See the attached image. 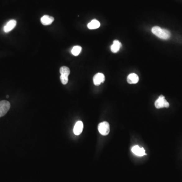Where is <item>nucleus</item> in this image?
Masks as SVG:
<instances>
[{"instance_id": "nucleus-9", "label": "nucleus", "mask_w": 182, "mask_h": 182, "mask_svg": "<svg viewBox=\"0 0 182 182\" xmlns=\"http://www.w3.org/2000/svg\"><path fill=\"white\" fill-rule=\"evenodd\" d=\"M84 125L82 121H78L75 124L74 133L75 135H80L83 132Z\"/></svg>"}, {"instance_id": "nucleus-10", "label": "nucleus", "mask_w": 182, "mask_h": 182, "mask_svg": "<svg viewBox=\"0 0 182 182\" xmlns=\"http://www.w3.org/2000/svg\"><path fill=\"white\" fill-rule=\"evenodd\" d=\"M54 20V17L49 15H43L41 18V23H42L43 25H50L51 24H52Z\"/></svg>"}, {"instance_id": "nucleus-7", "label": "nucleus", "mask_w": 182, "mask_h": 182, "mask_svg": "<svg viewBox=\"0 0 182 182\" xmlns=\"http://www.w3.org/2000/svg\"><path fill=\"white\" fill-rule=\"evenodd\" d=\"M132 151L134 154L138 156H143L146 155L145 151L143 147H139V146H134L132 147Z\"/></svg>"}, {"instance_id": "nucleus-15", "label": "nucleus", "mask_w": 182, "mask_h": 182, "mask_svg": "<svg viewBox=\"0 0 182 182\" xmlns=\"http://www.w3.org/2000/svg\"><path fill=\"white\" fill-rule=\"evenodd\" d=\"M6 97H7V98H9V96L7 95V96H6Z\"/></svg>"}, {"instance_id": "nucleus-1", "label": "nucleus", "mask_w": 182, "mask_h": 182, "mask_svg": "<svg viewBox=\"0 0 182 182\" xmlns=\"http://www.w3.org/2000/svg\"><path fill=\"white\" fill-rule=\"evenodd\" d=\"M151 31L154 35L161 39L166 40L169 39L171 36L169 30L166 29H162L159 26H154L152 28Z\"/></svg>"}, {"instance_id": "nucleus-13", "label": "nucleus", "mask_w": 182, "mask_h": 182, "mask_svg": "<svg viewBox=\"0 0 182 182\" xmlns=\"http://www.w3.org/2000/svg\"><path fill=\"white\" fill-rule=\"evenodd\" d=\"M100 26V23L96 19H93L88 24V27L90 30H95Z\"/></svg>"}, {"instance_id": "nucleus-8", "label": "nucleus", "mask_w": 182, "mask_h": 182, "mask_svg": "<svg viewBox=\"0 0 182 182\" xmlns=\"http://www.w3.org/2000/svg\"><path fill=\"white\" fill-rule=\"evenodd\" d=\"M16 21L15 20H11L7 22L5 26L4 27V30L5 33H9V31L13 30L16 25Z\"/></svg>"}, {"instance_id": "nucleus-12", "label": "nucleus", "mask_w": 182, "mask_h": 182, "mask_svg": "<svg viewBox=\"0 0 182 182\" xmlns=\"http://www.w3.org/2000/svg\"><path fill=\"white\" fill-rule=\"evenodd\" d=\"M122 46L121 43L118 40H114L112 45L111 46V51L113 53H117L120 50V48Z\"/></svg>"}, {"instance_id": "nucleus-6", "label": "nucleus", "mask_w": 182, "mask_h": 182, "mask_svg": "<svg viewBox=\"0 0 182 182\" xmlns=\"http://www.w3.org/2000/svg\"><path fill=\"white\" fill-rule=\"evenodd\" d=\"M105 80V75L102 73H98L93 78V83L96 86H99L101 83H104Z\"/></svg>"}, {"instance_id": "nucleus-4", "label": "nucleus", "mask_w": 182, "mask_h": 182, "mask_svg": "<svg viewBox=\"0 0 182 182\" xmlns=\"http://www.w3.org/2000/svg\"><path fill=\"white\" fill-rule=\"evenodd\" d=\"M10 108V103L6 100L0 101V117L4 116Z\"/></svg>"}, {"instance_id": "nucleus-3", "label": "nucleus", "mask_w": 182, "mask_h": 182, "mask_svg": "<svg viewBox=\"0 0 182 182\" xmlns=\"http://www.w3.org/2000/svg\"><path fill=\"white\" fill-rule=\"evenodd\" d=\"M98 129L101 134L103 136H106L110 132L109 124L106 121L101 122L98 125Z\"/></svg>"}, {"instance_id": "nucleus-5", "label": "nucleus", "mask_w": 182, "mask_h": 182, "mask_svg": "<svg viewBox=\"0 0 182 182\" xmlns=\"http://www.w3.org/2000/svg\"><path fill=\"white\" fill-rule=\"evenodd\" d=\"M155 106L156 108L160 109L162 108H168L170 106L169 102L165 99V97L161 95L156 100L155 102Z\"/></svg>"}, {"instance_id": "nucleus-14", "label": "nucleus", "mask_w": 182, "mask_h": 182, "mask_svg": "<svg viewBox=\"0 0 182 182\" xmlns=\"http://www.w3.org/2000/svg\"><path fill=\"white\" fill-rule=\"evenodd\" d=\"M82 48L79 46H76L73 47L71 50V53L74 56H77L80 54V52L82 51Z\"/></svg>"}, {"instance_id": "nucleus-11", "label": "nucleus", "mask_w": 182, "mask_h": 182, "mask_svg": "<svg viewBox=\"0 0 182 182\" xmlns=\"http://www.w3.org/2000/svg\"><path fill=\"white\" fill-rule=\"evenodd\" d=\"M139 76L134 73L130 74L127 78V82L130 84H136L139 82Z\"/></svg>"}, {"instance_id": "nucleus-2", "label": "nucleus", "mask_w": 182, "mask_h": 182, "mask_svg": "<svg viewBox=\"0 0 182 182\" xmlns=\"http://www.w3.org/2000/svg\"><path fill=\"white\" fill-rule=\"evenodd\" d=\"M70 68L66 66L61 67L60 69V80L63 84H66L68 82V76L70 74Z\"/></svg>"}]
</instances>
